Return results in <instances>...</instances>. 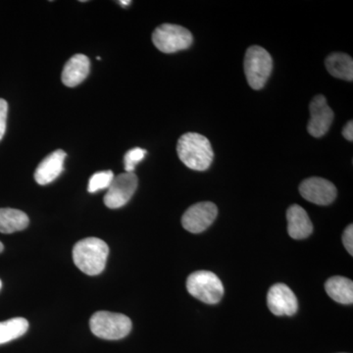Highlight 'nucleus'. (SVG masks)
I'll return each mask as SVG.
<instances>
[{
  "mask_svg": "<svg viewBox=\"0 0 353 353\" xmlns=\"http://www.w3.org/2000/svg\"><path fill=\"white\" fill-rule=\"evenodd\" d=\"M176 152L181 161L194 171L208 170L214 159L210 141L197 132L183 134L179 139Z\"/></svg>",
  "mask_w": 353,
  "mask_h": 353,
  "instance_id": "nucleus-1",
  "label": "nucleus"
},
{
  "mask_svg": "<svg viewBox=\"0 0 353 353\" xmlns=\"http://www.w3.org/2000/svg\"><path fill=\"white\" fill-rule=\"evenodd\" d=\"M108 254V243L97 238L83 239L73 248L76 266L88 276L99 275L105 269Z\"/></svg>",
  "mask_w": 353,
  "mask_h": 353,
  "instance_id": "nucleus-2",
  "label": "nucleus"
},
{
  "mask_svg": "<svg viewBox=\"0 0 353 353\" xmlns=\"http://www.w3.org/2000/svg\"><path fill=\"white\" fill-rule=\"evenodd\" d=\"M90 330L97 338L116 341L125 338L132 330V321L120 313L99 311L90 318Z\"/></svg>",
  "mask_w": 353,
  "mask_h": 353,
  "instance_id": "nucleus-3",
  "label": "nucleus"
},
{
  "mask_svg": "<svg viewBox=\"0 0 353 353\" xmlns=\"http://www.w3.org/2000/svg\"><path fill=\"white\" fill-rule=\"evenodd\" d=\"M273 69V60L268 51L259 46H250L245 52V73L248 85L253 90H261Z\"/></svg>",
  "mask_w": 353,
  "mask_h": 353,
  "instance_id": "nucleus-4",
  "label": "nucleus"
},
{
  "mask_svg": "<svg viewBox=\"0 0 353 353\" xmlns=\"http://www.w3.org/2000/svg\"><path fill=\"white\" fill-rule=\"evenodd\" d=\"M188 292L202 303L216 304L224 296V285L210 271H196L187 281Z\"/></svg>",
  "mask_w": 353,
  "mask_h": 353,
  "instance_id": "nucleus-5",
  "label": "nucleus"
},
{
  "mask_svg": "<svg viewBox=\"0 0 353 353\" xmlns=\"http://www.w3.org/2000/svg\"><path fill=\"white\" fill-rule=\"evenodd\" d=\"M192 32L182 26L163 24L152 34V41L157 50L163 53H175L188 50L192 44Z\"/></svg>",
  "mask_w": 353,
  "mask_h": 353,
  "instance_id": "nucleus-6",
  "label": "nucleus"
},
{
  "mask_svg": "<svg viewBox=\"0 0 353 353\" xmlns=\"http://www.w3.org/2000/svg\"><path fill=\"white\" fill-rule=\"evenodd\" d=\"M138 176L134 173L120 174L114 176L104 196V204L110 209H117L126 205L138 188Z\"/></svg>",
  "mask_w": 353,
  "mask_h": 353,
  "instance_id": "nucleus-7",
  "label": "nucleus"
},
{
  "mask_svg": "<svg viewBox=\"0 0 353 353\" xmlns=\"http://www.w3.org/2000/svg\"><path fill=\"white\" fill-rule=\"evenodd\" d=\"M218 215V208L213 202H199L190 206L182 217L183 229L192 234L205 231L212 225Z\"/></svg>",
  "mask_w": 353,
  "mask_h": 353,
  "instance_id": "nucleus-8",
  "label": "nucleus"
},
{
  "mask_svg": "<svg viewBox=\"0 0 353 353\" xmlns=\"http://www.w3.org/2000/svg\"><path fill=\"white\" fill-rule=\"evenodd\" d=\"M299 192L306 201L318 205H329L336 199L338 194L333 183L319 176L304 180L299 185Z\"/></svg>",
  "mask_w": 353,
  "mask_h": 353,
  "instance_id": "nucleus-9",
  "label": "nucleus"
},
{
  "mask_svg": "<svg viewBox=\"0 0 353 353\" xmlns=\"http://www.w3.org/2000/svg\"><path fill=\"white\" fill-rule=\"evenodd\" d=\"M310 120L307 131L314 138H321L326 134L334 121V112L324 95H316L309 106Z\"/></svg>",
  "mask_w": 353,
  "mask_h": 353,
  "instance_id": "nucleus-10",
  "label": "nucleus"
},
{
  "mask_svg": "<svg viewBox=\"0 0 353 353\" xmlns=\"http://www.w3.org/2000/svg\"><path fill=\"white\" fill-rule=\"evenodd\" d=\"M267 304L271 312L277 316L294 315L299 308L296 294L284 284H276L270 288Z\"/></svg>",
  "mask_w": 353,
  "mask_h": 353,
  "instance_id": "nucleus-11",
  "label": "nucleus"
},
{
  "mask_svg": "<svg viewBox=\"0 0 353 353\" xmlns=\"http://www.w3.org/2000/svg\"><path fill=\"white\" fill-rule=\"evenodd\" d=\"M66 157V152L58 150L44 158L34 172L36 182L39 185H46L57 180L64 170V161Z\"/></svg>",
  "mask_w": 353,
  "mask_h": 353,
  "instance_id": "nucleus-12",
  "label": "nucleus"
},
{
  "mask_svg": "<svg viewBox=\"0 0 353 353\" xmlns=\"http://www.w3.org/2000/svg\"><path fill=\"white\" fill-rule=\"evenodd\" d=\"M288 232L294 240H303L312 234L310 218L301 206L294 204L287 211Z\"/></svg>",
  "mask_w": 353,
  "mask_h": 353,
  "instance_id": "nucleus-13",
  "label": "nucleus"
},
{
  "mask_svg": "<svg viewBox=\"0 0 353 353\" xmlns=\"http://www.w3.org/2000/svg\"><path fill=\"white\" fill-rule=\"evenodd\" d=\"M90 59L85 55L76 54L70 58L62 72V83L74 88L82 83L90 74Z\"/></svg>",
  "mask_w": 353,
  "mask_h": 353,
  "instance_id": "nucleus-14",
  "label": "nucleus"
},
{
  "mask_svg": "<svg viewBox=\"0 0 353 353\" xmlns=\"http://www.w3.org/2000/svg\"><path fill=\"white\" fill-rule=\"evenodd\" d=\"M326 68L334 78L352 82L353 80V60L345 53H332L325 61Z\"/></svg>",
  "mask_w": 353,
  "mask_h": 353,
  "instance_id": "nucleus-15",
  "label": "nucleus"
},
{
  "mask_svg": "<svg viewBox=\"0 0 353 353\" xmlns=\"http://www.w3.org/2000/svg\"><path fill=\"white\" fill-rule=\"evenodd\" d=\"M325 290L332 299L341 304H352L353 283L350 279L345 277L330 278L325 284Z\"/></svg>",
  "mask_w": 353,
  "mask_h": 353,
  "instance_id": "nucleus-16",
  "label": "nucleus"
},
{
  "mask_svg": "<svg viewBox=\"0 0 353 353\" xmlns=\"http://www.w3.org/2000/svg\"><path fill=\"white\" fill-rule=\"evenodd\" d=\"M29 217L23 211L14 208H0V233L13 234L29 226Z\"/></svg>",
  "mask_w": 353,
  "mask_h": 353,
  "instance_id": "nucleus-17",
  "label": "nucleus"
},
{
  "mask_svg": "<svg viewBox=\"0 0 353 353\" xmlns=\"http://www.w3.org/2000/svg\"><path fill=\"white\" fill-rule=\"evenodd\" d=\"M29 322L25 318L17 317L0 322V345L20 338L27 333Z\"/></svg>",
  "mask_w": 353,
  "mask_h": 353,
  "instance_id": "nucleus-18",
  "label": "nucleus"
},
{
  "mask_svg": "<svg viewBox=\"0 0 353 353\" xmlns=\"http://www.w3.org/2000/svg\"><path fill=\"white\" fill-rule=\"evenodd\" d=\"M113 179L114 174L111 170L97 172L90 179L88 185V192L94 194L101 190H108Z\"/></svg>",
  "mask_w": 353,
  "mask_h": 353,
  "instance_id": "nucleus-19",
  "label": "nucleus"
},
{
  "mask_svg": "<svg viewBox=\"0 0 353 353\" xmlns=\"http://www.w3.org/2000/svg\"><path fill=\"white\" fill-rule=\"evenodd\" d=\"M146 153L148 152L143 148H134L125 154L124 165L127 173H134L137 165L145 159Z\"/></svg>",
  "mask_w": 353,
  "mask_h": 353,
  "instance_id": "nucleus-20",
  "label": "nucleus"
},
{
  "mask_svg": "<svg viewBox=\"0 0 353 353\" xmlns=\"http://www.w3.org/2000/svg\"><path fill=\"white\" fill-rule=\"evenodd\" d=\"M7 113H8V103L4 99H0V141L3 139L6 132Z\"/></svg>",
  "mask_w": 353,
  "mask_h": 353,
  "instance_id": "nucleus-21",
  "label": "nucleus"
},
{
  "mask_svg": "<svg viewBox=\"0 0 353 353\" xmlns=\"http://www.w3.org/2000/svg\"><path fill=\"white\" fill-rule=\"evenodd\" d=\"M343 243L345 246L348 253L353 255V226L352 224L348 225L345 233L343 234Z\"/></svg>",
  "mask_w": 353,
  "mask_h": 353,
  "instance_id": "nucleus-22",
  "label": "nucleus"
},
{
  "mask_svg": "<svg viewBox=\"0 0 353 353\" xmlns=\"http://www.w3.org/2000/svg\"><path fill=\"white\" fill-rule=\"evenodd\" d=\"M343 136L348 141H353V123L352 121H348L347 124L345 125L343 130Z\"/></svg>",
  "mask_w": 353,
  "mask_h": 353,
  "instance_id": "nucleus-23",
  "label": "nucleus"
},
{
  "mask_svg": "<svg viewBox=\"0 0 353 353\" xmlns=\"http://www.w3.org/2000/svg\"><path fill=\"white\" fill-rule=\"evenodd\" d=\"M118 3H120L121 6H128L131 4V1H130V0H121V1H118Z\"/></svg>",
  "mask_w": 353,
  "mask_h": 353,
  "instance_id": "nucleus-24",
  "label": "nucleus"
},
{
  "mask_svg": "<svg viewBox=\"0 0 353 353\" xmlns=\"http://www.w3.org/2000/svg\"><path fill=\"white\" fill-rule=\"evenodd\" d=\"M3 250H4V246H3V245H2L1 241H0V253L3 252Z\"/></svg>",
  "mask_w": 353,
  "mask_h": 353,
  "instance_id": "nucleus-25",
  "label": "nucleus"
},
{
  "mask_svg": "<svg viewBox=\"0 0 353 353\" xmlns=\"http://www.w3.org/2000/svg\"><path fill=\"white\" fill-rule=\"evenodd\" d=\"M1 287H2V283H1V280H0V290H1Z\"/></svg>",
  "mask_w": 353,
  "mask_h": 353,
  "instance_id": "nucleus-26",
  "label": "nucleus"
}]
</instances>
